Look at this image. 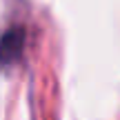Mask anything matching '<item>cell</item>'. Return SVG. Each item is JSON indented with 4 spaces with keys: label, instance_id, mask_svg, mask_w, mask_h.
Returning <instances> with one entry per match:
<instances>
[{
    "label": "cell",
    "instance_id": "cell-1",
    "mask_svg": "<svg viewBox=\"0 0 120 120\" xmlns=\"http://www.w3.org/2000/svg\"><path fill=\"white\" fill-rule=\"evenodd\" d=\"M22 40H25L22 29H9L0 38V67L11 64L13 60H18V56L22 51V45H25Z\"/></svg>",
    "mask_w": 120,
    "mask_h": 120
}]
</instances>
